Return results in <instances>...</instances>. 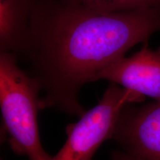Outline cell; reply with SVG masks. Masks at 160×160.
Listing matches in <instances>:
<instances>
[{
	"label": "cell",
	"mask_w": 160,
	"mask_h": 160,
	"mask_svg": "<svg viewBox=\"0 0 160 160\" xmlns=\"http://www.w3.org/2000/svg\"><path fill=\"white\" fill-rule=\"evenodd\" d=\"M158 31L156 9L108 12L77 0H38L18 59L26 61L39 83L42 109L80 118L86 112L79 102L82 87Z\"/></svg>",
	"instance_id": "1"
},
{
	"label": "cell",
	"mask_w": 160,
	"mask_h": 160,
	"mask_svg": "<svg viewBox=\"0 0 160 160\" xmlns=\"http://www.w3.org/2000/svg\"><path fill=\"white\" fill-rule=\"evenodd\" d=\"M17 56L0 53V105L5 138L10 147L29 160H51L44 150L37 122L42 109L37 80L18 65Z\"/></svg>",
	"instance_id": "2"
},
{
	"label": "cell",
	"mask_w": 160,
	"mask_h": 160,
	"mask_svg": "<svg viewBox=\"0 0 160 160\" xmlns=\"http://www.w3.org/2000/svg\"><path fill=\"white\" fill-rule=\"evenodd\" d=\"M145 99L139 93L111 82L95 107L86 111L77 123L67 126V140L51 160H93L100 145L112 139L124 108L142 102Z\"/></svg>",
	"instance_id": "3"
},
{
	"label": "cell",
	"mask_w": 160,
	"mask_h": 160,
	"mask_svg": "<svg viewBox=\"0 0 160 160\" xmlns=\"http://www.w3.org/2000/svg\"><path fill=\"white\" fill-rule=\"evenodd\" d=\"M112 139L135 160H160V102L125 106Z\"/></svg>",
	"instance_id": "4"
},
{
	"label": "cell",
	"mask_w": 160,
	"mask_h": 160,
	"mask_svg": "<svg viewBox=\"0 0 160 160\" xmlns=\"http://www.w3.org/2000/svg\"><path fill=\"white\" fill-rule=\"evenodd\" d=\"M99 79L108 80L160 102V48L152 50L145 43L135 54L102 70L96 81Z\"/></svg>",
	"instance_id": "5"
},
{
	"label": "cell",
	"mask_w": 160,
	"mask_h": 160,
	"mask_svg": "<svg viewBox=\"0 0 160 160\" xmlns=\"http://www.w3.org/2000/svg\"><path fill=\"white\" fill-rule=\"evenodd\" d=\"M38 0H0V51L19 56L28 37Z\"/></svg>",
	"instance_id": "6"
},
{
	"label": "cell",
	"mask_w": 160,
	"mask_h": 160,
	"mask_svg": "<svg viewBox=\"0 0 160 160\" xmlns=\"http://www.w3.org/2000/svg\"><path fill=\"white\" fill-rule=\"evenodd\" d=\"M79 2L99 11L118 12L139 8L160 11V0H77Z\"/></svg>",
	"instance_id": "7"
},
{
	"label": "cell",
	"mask_w": 160,
	"mask_h": 160,
	"mask_svg": "<svg viewBox=\"0 0 160 160\" xmlns=\"http://www.w3.org/2000/svg\"><path fill=\"white\" fill-rule=\"evenodd\" d=\"M111 160H135L133 157L120 149L111 152Z\"/></svg>",
	"instance_id": "8"
}]
</instances>
